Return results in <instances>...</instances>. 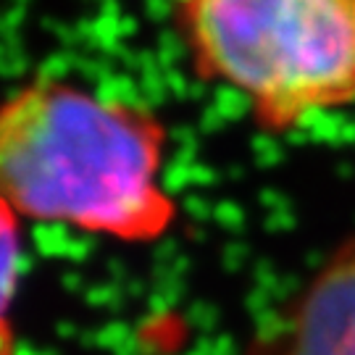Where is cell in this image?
<instances>
[{"mask_svg": "<svg viewBox=\"0 0 355 355\" xmlns=\"http://www.w3.org/2000/svg\"><path fill=\"white\" fill-rule=\"evenodd\" d=\"M245 355H355V234L334 245Z\"/></svg>", "mask_w": 355, "mask_h": 355, "instance_id": "obj_3", "label": "cell"}, {"mask_svg": "<svg viewBox=\"0 0 355 355\" xmlns=\"http://www.w3.org/2000/svg\"><path fill=\"white\" fill-rule=\"evenodd\" d=\"M0 355H16V340H13L11 324H0Z\"/></svg>", "mask_w": 355, "mask_h": 355, "instance_id": "obj_5", "label": "cell"}, {"mask_svg": "<svg viewBox=\"0 0 355 355\" xmlns=\"http://www.w3.org/2000/svg\"><path fill=\"white\" fill-rule=\"evenodd\" d=\"M166 158L168 127L145 103L64 76L0 98V195L24 221L127 245L164 240L179 218Z\"/></svg>", "mask_w": 355, "mask_h": 355, "instance_id": "obj_1", "label": "cell"}, {"mask_svg": "<svg viewBox=\"0 0 355 355\" xmlns=\"http://www.w3.org/2000/svg\"><path fill=\"white\" fill-rule=\"evenodd\" d=\"M190 71L268 137L355 105V0H174Z\"/></svg>", "mask_w": 355, "mask_h": 355, "instance_id": "obj_2", "label": "cell"}, {"mask_svg": "<svg viewBox=\"0 0 355 355\" xmlns=\"http://www.w3.org/2000/svg\"><path fill=\"white\" fill-rule=\"evenodd\" d=\"M24 271V218L0 195V324H8Z\"/></svg>", "mask_w": 355, "mask_h": 355, "instance_id": "obj_4", "label": "cell"}]
</instances>
